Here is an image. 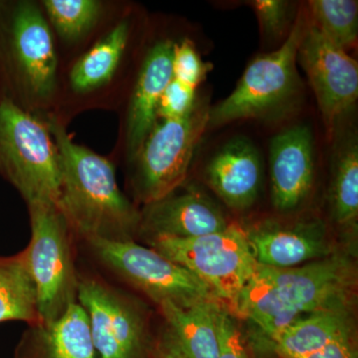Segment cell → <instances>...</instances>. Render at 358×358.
I'll return each mask as SVG.
<instances>
[{
  "label": "cell",
  "mask_w": 358,
  "mask_h": 358,
  "mask_svg": "<svg viewBox=\"0 0 358 358\" xmlns=\"http://www.w3.org/2000/svg\"><path fill=\"white\" fill-rule=\"evenodd\" d=\"M196 90L171 79L160 98L157 117L174 120L189 114L196 105Z\"/></svg>",
  "instance_id": "484cf974"
},
{
  "label": "cell",
  "mask_w": 358,
  "mask_h": 358,
  "mask_svg": "<svg viewBox=\"0 0 358 358\" xmlns=\"http://www.w3.org/2000/svg\"><path fill=\"white\" fill-rule=\"evenodd\" d=\"M298 60L317 96L329 134L352 109L358 98V64L346 51L327 38L308 18Z\"/></svg>",
  "instance_id": "8fae6325"
},
{
  "label": "cell",
  "mask_w": 358,
  "mask_h": 358,
  "mask_svg": "<svg viewBox=\"0 0 358 358\" xmlns=\"http://www.w3.org/2000/svg\"><path fill=\"white\" fill-rule=\"evenodd\" d=\"M0 174L27 205L53 203L60 196L57 148L48 127L0 95Z\"/></svg>",
  "instance_id": "277c9868"
},
{
  "label": "cell",
  "mask_w": 358,
  "mask_h": 358,
  "mask_svg": "<svg viewBox=\"0 0 358 358\" xmlns=\"http://www.w3.org/2000/svg\"><path fill=\"white\" fill-rule=\"evenodd\" d=\"M355 307L310 313L285 327L256 350L273 358H300L355 331Z\"/></svg>",
  "instance_id": "d6986e66"
},
{
  "label": "cell",
  "mask_w": 358,
  "mask_h": 358,
  "mask_svg": "<svg viewBox=\"0 0 358 358\" xmlns=\"http://www.w3.org/2000/svg\"><path fill=\"white\" fill-rule=\"evenodd\" d=\"M357 273L343 252L293 268L258 265L240 298L236 317L255 327V345L310 313L355 307Z\"/></svg>",
  "instance_id": "6da1fadb"
},
{
  "label": "cell",
  "mask_w": 358,
  "mask_h": 358,
  "mask_svg": "<svg viewBox=\"0 0 358 358\" xmlns=\"http://www.w3.org/2000/svg\"><path fill=\"white\" fill-rule=\"evenodd\" d=\"M271 199L282 213L296 210L313 185L315 155L312 131L296 124L273 138L270 145Z\"/></svg>",
  "instance_id": "4fadbf2b"
},
{
  "label": "cell",
  "mask_w": 358,
  "mask_h": 358,
  "mask_svg": "<svg viewBox=\"0 0 358 358\" xmlns=\"http://www.w3.org/2000/svg\"><path fill=\"white\" fill-rule=\"evenodd\" d=\"M262 31L271 38H279L289 24V2L255 0L251 2Z\"/></svg>",
  "instance_id": "4316f807"
},
{
  "label": "cell",
  "mask_w": 358,
  "mask_h": 358,
  "mask_svg": "<svg viewBox=\"0 0 358 358\" xmlns=\"http://www.w3.org/2000/svg\"><path fill=\"white\" fill-rule=\"evenodd\" d=\"M229 224L213 200L199 190H189L147 204L140 228L148 240L192 239L226 229Z\"/></svg>",
  "instance_id": "5bb4252c"
},
{
  "label": "cell",
  "mask_w": 358,
  "mask_h": 358,
  "mask_svg": "<svg viewBox=\"0 0 358 358\" xmlns=\"http://www.w3.org/2000/svg\"><path fill=\"white\" fill-rule=\"evenodd\" d=\"M211 70L212 64L202 60L196 47L189 39L173 44V79L196 90Z\"/></svg>",
  "instance_id": "d4e9b609"
},
{
  "label": "cell",
  "mask_w": 358,
  "mask_h": 358,
  "mask_svg": "<svg viewBox=\"0 0 358 358\" xmlns=\"http://www.w3.org/2000/svg\"><path fill=\"white\" fill-rule=\"evenodd\" d=\"M209 109L203 102L174 120L155 124L136 159V185L145 205L159 201L185 182L195 148L208 126Z\"/></svg>",
  "instance_id": "ba28073f"
},
{
  "label": "cell",
  "mask_w": 358,
  "mask_h": 358,
  "mask_svg": "<svg viewBox=\"0 0 358 358\" xmlns=\"http://www.w3.org/2000/svg\"><path fill=\"white\" fill-rule=\"evenodd\" d=\"M87 242L103 265L159 306L164 301L186 305L202 299H216L211 289L189 271L134 240Z\"/></svg>",
  "instance_id": "30bf717a"
},
{
  "label": "cell",
  "mask_w": 358,
  "mask_h": 358,
  "mask_svg": "<svg viewBox=\"0 0 358 358\" xmlns=\"http://www.w3.org/2000/svg\"><path fill=\"white\" fill-rule=\"evenodd\" d=\"M308 7L310 20L339 48L346 51L357 43V0H312Z\"/></svg>",
  "instance_id": "603a6c76"
},
{
  "label": "cell",
  "mask_w": 358,
  "mask_h": 358,
  "mask_svg": "<svg viewBox=\"0 0 358 358\" xmlns=\"http://www.w3.org/2000/svg\"><path fill=\"white\" fill-rule=\"evenodd\" d=\"M152 358H187V357L174 345L171 339L159 334L157 338H154Z\"/></svg>",
  "instance_id": "f546056e"
},
{
  "label": "cell",
  "mask_w": 358,
  "mask_h": 358,
  "mask_svg": "<svg viewBox=\"0 0 358 358\" xmlns=\"http://www.w3.org/2000/svg\"><path fill=\"white\" fill-rule=\"evenodd\" d=\"M205 179L231 209H249L258 199L262 183V162L258 150L248 138H232L208 162Z\"/></svg>",
  "instance_id": "9a60e30c"
},
{
  "label": "cell",
  "mask_w": 358,
  "mask_h": 358,
  "mask_svg": "<svg viewBox=\"0 0 358 358\" xmlns=\"http://www.w3.org/2000/svg\"><path fill=\"white\" fill-rule=\"evenodd\" d=\"M166 327L162 333L187 358H217L221 322L226 308L216 299L186 305L164 301L159 305Z\"/></svg>",
  "instance_id": "e0dca14e"
},
{
  "label": "cell",
  "mask_w": 358,
  "mask_h": 358,
  "mask_svg": "<svg viewBox=\"0 0 358 358\" xmlns=\"http://www.w3.org/2000/svg\"><path fill=\"white\" fill-rule=\"evenodd\" d=\"M300 358H358L357 331L341 336L322 350Z\"/></svg>",
  "instance_id": "f1b7e54d"
},
{
  "label": "cell",
  "mask_w": 358,
  "mask_h": 358,
  "mask_svg": "<svg viewBox=\"0 0 358 358\" xmlns=\"http://www.w3.org/2000/svg\"><path fill=\"white\" fill-rule=\"evenodd\" d=\"M14 358H98L86 310L73 303L55 322L30 326Z\"/></svg>",
  "instance_id": "ac0fdd59"
},
{
  "label": "cell",
  "mask_w": 358,
  "mask_h": 358,
  "mask_svg": "<svg viewBox=\"0 0 358 358\" xmlns=\"http://www.w3.org/2000/svg\"><path fill=\"white\" fill-rule=\"evenodd\" d=\"M129 31V21H121L77 61L70 72L73 90L86 93L112 79L126 51Z\"/></svg>",
  "instance_id": "44dd1931"
},
{
  "label": "cell",
  "mask_w": 358,
  "mask_h": 358,
  "mask_svg": "<svg viewBox=\"0 0 358 358\" xmlns=\"http://www.w3.org/2000/svg\"><path fill=\"white\" fill-rule=\"evenodd\" d=\"M78 303L88 315L98 358H152L154 338L140 303L96 278H79Z\"/></svg>",
  "instance_id": "9c48e42d"
},
{
  "label": "cell",
  "mask_w": 358,
  "mask_h": 358,
  "mask_svg": "<svg viewBox=\"0 0 358 358\" xmlns=\"http://www.w3.org/2000/svg\"><path fill=\"white\" fill-rule=\"evenodd\" d=\"M31 240L24 250L37 294L40 324L60 319L78 303L79 277L71 243V228L53 203L28 205Z\"/></svg>",
  "instance_id": "52a82bcc"
},
{
  "label": "cell",
  "mask_w": 358,
  "mask_h": 358,
  "mask_svg": "<svg viewBox=\"0 0 358 358\" xmlns=\"http://www.w3.org/2000/svg\"><path fill=\"white\" fill-rule=\"evenodd\" d=\"M44 7L56 31L66 41L83 37L102 13V6L95 0H46Z\"/></svg>",
  "instance_id": "cb8c5ba5"
},
{
  "label": "cell",
  "mask_w": 358,
  "mask_h": 358,
  "mask_svg": "<svg viewBox=\"0 0 358 358\" xmlns=\"http://www.w3.org/2000/svg\"><path fill=\"white\" fill-rule=\"evenodd\" d=\"M148 242L150 248L199 278L236 317L241 294L259 265L242 226L232 222L226 229L201 237H160Z\"/></svg>",
  "instance_id": "8992f818"
},
{
  "label": "cell",
  "mask_w": 358,
  "mask_h": 358,
  "mask_svg": "<svg viewBox=\"0 0 358 358\" xmlns=\"http://www.w3.org/2000/svg\"><path fill=\"white\" fill-rule=\"evenodd\" d=\"M48 129L60 167L57 207L71 230L87 241H133L141 215L120 190L112 162L75 143L56 120Z\"/></svg>",
  "instance_id": "7a4b0ae2"
},
{
  "label": "cell",
  "mask_w": 358,
  "mask_h": 358,
  "mask_svg": "<svg viewBox=\"0 0 358 358\" xmlns=\"http://www.w3.org/2000/svg\"><path fill=\"white\" fill-rule=\"evenodd\" d=\"M9 320L40 324L36 288L24 251L0 257V324Z\"/></svg>",
  "instance_id": "7402d4cb"
},
{
  "label": "cell",
  "mask_w": 358,
  "mask_h": 358,
  "mask_svg": "<svg viewBox=\"0 0 358 358\" xmlns=\"http://www.w3.org/2000/svg\"><path fill=\"white\" fill-rule=\"evenodd\" d=\"M173 42L162 40L148 51L141 66L129 105L127 145L136 159L157 120L162 93L173 79Z\"/></svg>",
  "instance_id": "2e32d148"
},
{
  "label": "cell",
  "mask_w": 358,
  "mask_h": 358,
  "mask_svg": "<svg viewBox=\"0 0 358 358\" xmlns=\"http://www.w3.org/2000/svg\"><path fill=\"white\" fill-rule=\"evenodd\" d=\"M257 263L273 268H293L320 260L336 251L320 220L281 223L266 220L244 228Z\"/></svg>",
  "instance_id": "7c38bea8"
},
{
  "label": "cell",
  "mask_w": 358,
  "mask_h": 358,
  "mask_svg": "<svg viewBox=\"0 0 358 358\" xmlns=\"http://www.w3.org/2000/svg\"><path fill=\"white\" fill-rule=\"evenodd\" d=\"M57 56L50 27L31 2H0V95L46 101L53 95Z\"/></svg>",
  "instance_id": "3957f363"
},
{
  "label": "cell",
  "mask_w": 358,
  "mask_h": 358,
  "mask_svg": "<svg viewBox=\"0 0 358 358\" xmlns=\"http://www.w3.org/2000/svg\"><path fill=\"white\" fill-rule=\"evenodd\" d=\"M217 358H253L251 348L237 326L236 317L228 310L224 313L221 322Z\"/></svg>",
  "instance_id": "83f0119b"
},
{
  "label": "cell",
  "mask_w": 358,
  "mask_h": 358,
  "mask_svg": "<svg viewBox=\"0 0 358 358\" xmlns=\"http://www.w3.org/2000/svg\"><path fill=\"white\" fill-rule=\"evenodd\" d=\"M331 219L343 232L357 234L358 222V145L345 138L336 148L329 192Z\"/></svg>",
  "instance_id": "ffe728a7"
},
{
  "label": "cell",
  "mask_w": 358,
  "mask_h": 358,
  "mask_svg": "<svg viewBox=\"0 0 358 358\" xmlns=\"http://www.w3.org/2000/svg\"><path fill=\"white\" fill-rule=\"evenodd\" d=\"M308 23L301 10L288 37L277 50L258 56L245 70L236 88L209 109V128L245 119L268 117L282 113L299 96L298 51Z\"/></svg>",
  "instance_id": "5b68a950"
}]
</instances>
